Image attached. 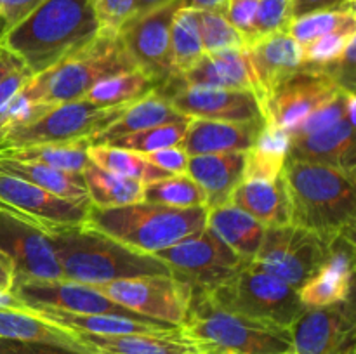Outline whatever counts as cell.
Returning a JSON list of instances; mask_svg holds the SVG:
<instances>
[{"instance_id":"7dc6e473","label":"cell","mask_w":356,"mask_h":354,"mask_svg":"<svg viewBox=\"0 0 356 354\" xmlns=\"http://www.w3.org/2000/svg\"><path fill=\"white\" fill-rule=\"evenodd\" d=\"M145 158L169 174H188V160H190V156L181 146L146 153Z\"/></svg>"},{"instance_id":"b9f144b4","label":"cell","mask_w":356,"mask_h":354,"mask_svg":"<svg viewBox=\"0 0 356 354\" xmlns=\"http://www.w3.org/2000/svg\"><path fill=\"white\" fill-rule=\"evenodd\" d=\"M198 31L204 52L245 45L242 35L228 23L221 10H198Z\"/></svg>"},{"instance_id":"277c9868","label":"cell","mask_w":356,"mask_h":354,"mask_svg":"<svg viewBox=\"0 0 356 354\" xmlns=\"http://www.w3.org/2000/svg\"><path fill=\"white\" fill-rule=\"evenodd\" d=\"M181 333L202 354H285L294 351L291 330L259 321L216 304L205 290L191 288Z\"/></svg>"},{"instance_id":"7c38bea8","label":"cell","mask_w":356,"mask_h":354,"mask_svg":"<svg viewBox=\"0 0 356 354\" xmlns=\"http://www.w3.org/2000/svg\"><path fill=\"white\" fill-rule=\"evenodd\" d=\"M184 0H174L160 9L143 16H132L118 30L122 47L136 68L152 75L156 82L169 83L172 80L170 68V24Z\"/></svg>"},{"instance_id":"f907efd6","label":"cell","mask_w":356,"mask_h":354,"mask_svg":"<svg viewBox=\"0 0 356 354\" xmlns=\"http://www.w3.org/2000/svg\"><path fill=\"white\" fill-rule=\"evenodd\" d=\"M355 9V0H292V19L318 10Z\"/></svg>"},{"instance_id":"8992f818","label":"cell","mask_w":356,"mask_h":354,"mask_svg":"<svg viewBox=\"0 0 356 354\" xmlns=\"http://www.w3.org/2000/svg\"><path fill=\"white\" fill-rule=\"evenodd\" d=\"M136 68L122 47L118 33L99 31L96 38L82 51L63 59L21 87L19 92L30 103L42 106L72 103L86 94L103 78Z\"/></svg>"},{"instance_id":"5bb4252c","label":"cell","mask_w":356,"mask_h":354,"mask_svg":"<svg viewBox=\"0 0 356 354\" xmlns=\"http://www.w3.org/2000/svg\"><path fill=\"white\" fill-rule=\"evenodd\" d=\"M289 330L296 354H356L351 298L325 307L305 309Z\"/></svg>"},{"instance_id":"30bf717a","label":"cell","mask_w":356,"mask_h":354,"mask_svg":"<svg viewBox=\"0 0 356 354\" xmlns=\"http://www.w3.org/2000/svg\"><path fill=\"white\" fill-rule=\"evenodd\" d=\"M327 257V239L299 226L266 228L263 243L250 262L294 287L315 276Z\"/></svg>"},{"instance_id":"d6986e66","label":"cell","mask_w":356,"mask_h":354,"mask_svg":"<svg viewBox=\"0 0 356 354\" xmlns=\"http://www.w3.org/2000/svg\"><path fill=\"white\" fill-rule=\"evenodd\" d=\"M353 231H344L327 239L325 262L315 276L309 278L298 290L306 309L325 307L351 298L355 267Z\"/></svg>"},{"instance_id":"f35d334b","label":"cell","mask_w":356,"mask_h":354,"mask_svg":"<svg viewBox=\"0 0 356 354\" xmlns=\"http://www.w3.org/2000/svg\"><path fill=\"white\" fill-rule=\"evenodd\" d=\"M190 121L191 118H183V120L177 121H167V124L155 125V127H149L145 128V130L118 137L117 141L110 142V146H115V148L120 149H129V151L139 153V155L172 148V146H181Z\"/></svg>"},{"instance_id":"8fae6325","label":"cell","mask_w":356,"mask_h":354,"mask_svg":"<svg viewBox=\"0 0 356 354\" xmlns=\"http://www.w3.org/2000/svg\"><path fill=\"white\" fill-rule=\"evenodd\" d=\"M96 287L122 307L174 326L184 323L191 297V288L172 274L117 280Z\"/></svg>"},{"instance_id":"f1b7e54d","label":"cell","mask_w":356,"mask_h":354,"mask_svg":"<svg viewBox=\"0 0 356 354\" xmlns=\"http://www.w3.org/2000/svg\"><path fill=\"white\" fill-rule=\"evenodd\" d=\"M183 118L188 117L177 113L162 92L153 90L141 99L127 104L120 117L92 139V144H110V142L117 141L118 137H124V135L134 134V132L145 130V128L155 127V125L167 124V121L183 120Z\"/></svg>"},{"instance_id":"9a60e30c","label":"cell","mask_w":356,"mask_h":354,"mask_svg":"<svg viewBox=\"0 0 356 354\" xmlns=\"http://www.w3.org/2000/svg\"><path fill=\"white\" fill-rule=\"evenodd\" d=\"M14 295L26 307L45 305L58 311L76 312V314H120L136 319H149L122 307L103 294L94 285L66 280H14Z\"/></svg>"},{"instance_id":"2e32d148","label":"cell","mask_w":356,"mask_h":354,"mask_svg":"<svg viewBox=\"0 0 356 354\" xmlns=\"http://www.w3.org/2000/svg\"><path fill=\"white\" fill-rule=\"evenodd\" d=\"M0 250L14 267V280H61L63 271L44 229L0 210Z\"/></svg>"},{"instance_id":"d590c367","label":"cell","mask_w":356,"mask_h":354,"mask_svg":"<svg viewBox=\"0 0 356 354\" xmlns=\"http://www.w3.org/2000/svg\"><path fill=\"white\" fill-rule=\"evenodd\" d=\"M87 155H89L90 162L96 163L101 169L118 174V176L131 177V179L143 183L145 186L172 176V174L149 163L145 158V155L129 151V149L115 148L110 144H90L87 149Z\"/></svg>"},{"instance_id":"60d3db41","label":"cell","mask_w":356,"mask_h":354,"mask_svg":"<svg viewBox=\"0 0 356 354\" xmlns=\"http://www.w3.org/2000/svg\"><path fill=\"white\" fill-rule=\"evenodd\" d=\"M353 38H356V21H351L339 30L330 31V33L313 40L312 44L305 45L302 47V68L318 69L336 61Z\"/></svg>"},{"instance_id":"f5cc1de1","label":"cell","mask_w":356,"mask_h":354,"mask_svg":"<svg viewBox=\"0 0 356 354\" xmlns=\"http://www.w3.org/2000/svg\"><path fill=\"white\" fill-rule=\"evenodd\" d=\"M23 68V62L13 54V52L7 51L3 45H0V80L6 78L9 73L16 71V69Z\"/></svg>"},{"instance_id":"7402d4cb","label":"cell","mask_w":356,"mask_h":354,"mask_svg":"<svg viewBox=\"0 0 356 354\" xmlns=\"http://www.w3.org/2000/svg\"><path fill=\"white\" fill-rule=\"evenodd\" d=\"M355 125L343 118L330 127L309 135L291 137L287 160L320 163L355 174Z\"/></svg>"},{"instance_id":"3957f363","label":"cell","mask_w":356,"mask_h":354,"mask_svg":"<svg viewBox=\"0 0 356 354\" xmlns=\"http://www.w3.org/2000/svg\"><path fill=\"white\" fill-rule=\"evenodd\" d=\"M282 176L291 200V224L329 239L353 231L356 217L355 174L287 160Z\"/></svg>"},{"instance_id":"ffe728a7","label":"cell","mask_w":356,"mask_h":354,"mask_svg":"<svg viewBox=\"0 0 356 354\" xmlns=\"http://www.w3.org/2000/svg\"><path fill=\"white\" fill-rule=\"evenodd\" d=\"M170 82H179L181 87L250 90L259 99V87L247 58L245 47L205 52L190 69Z\"/></svg>"},{"instance_id":"680465c9","label":"cell","mask_w":356,"mask_h":354,"mask_svg":"<svg viewBox=\"0 0 356 354\" xmlns=\"http://www.w3.org/2000/svg\"><path fill=\"white\" fill-rule=\"evenodd\" d=\"M285 354H296V353H294V351H291V353H285Z\"/></svg>"},{"instance_id":"c3c4849f","label":"cell","mask_w":356,"mask_h":354,"mask_svg":"<svg viewBox=\"0 0 356 354\" xmlns=\"http://www.w3.org/2000/svg\"><path fill=\"white\" fill-rule=\"evenodd\" d=\"M44 0H0V38Z\"/></svg>"},{"instance_id":"681fc988","label":"cell","mask_w":356,"mask_h":354,"mask_svg":"<svg viewBox=\"0 0 356 354\" xmlns=\"http://www.w3.org/2000/svg\"><path fill=\"white\" fill-rule=\"evenodd\" d=\"M0 354H86L68 347L42 342H21V340L0 339Z\"/></svg>"},{"instance_id":"11a10c76","label":"cell","mask_w":356,"mask_h":354,"mask_svg":"<svg viewBox=\"0 0 356 354\" xmlns=\"http://www.w3.org/2000/svg\"><path fill=\"white\" fill-rule=\"evenodd\" d=\"M170 2L174 0H134V16H143V14L160 9Z\"/></svg>"},{"instance_id":"4316f807","label":"cell","mask_w":356,"mask_h":354,"mask_svg":"<svg viewBox=\"0 0 356 354\" xmlns=\"http://www.w3.org/2000/svg\"><path fill=\"white\" fill-rule=\"evenodd\" d=\"M96 354H202L188 337L172 333H129V335H89L76 333Z\"/></svg>"},{"instance_id":"7bdbcfd3","label":"cell","mask_w":356,"mask_h":354,"mask_svg":"<svg viewBox=\"0 0 356 354\" xmlns=\"http://www.w3.org/2000/svg\"><path fill=\"white\" fill-rule=\"evenodd\" d=\"M355 96L353 90L343 89L337 96H334L332 99L327 101L325 104L318 108V110L313 111L312 115L305 118L294 130L291 132V137H302V135H309L313 132H318L322 128L330 127L336 121L346 118L348 113V103H350L351 97Z\"/></svg>"},{"instance_id":"44dd1931","label":"cell","mask_w":356,"mask_h":354,"mask_svg":"<svg viewBox=\"0 0 356 354\" xmlns=\"http://www.w3.org/2000/svg\"><path fill=\"white\" fill-rule=\"evenodd\" d=\"M245 52L259 87L261 108L287 76L302 68V47L287 31L254 38L245 44Z\"/></svg>"},{"instance_id":"ab89813d","label":"cell","mask_w":356,"mask_h":354,"mask_svg":"<svg viewBox=\"0 0 356 354\" xmlns=\"http://www.w3.org/2000/svg\"><path fill=\"white\" fill-rule=\"evenodd\" d=\"M355 19V9L348 10H318V12L306 14V16L294 17L287 28V33L298 42L301 47L312 44L316 38L339 30L344 24Z\"/></svg>"},{"instance_id":"1f68e13d","label":"cell","mask_w":356,"mask_h":354,"mask_svg":"<svg viewBox=\"0 0 356 354\" xmlns=\"http://www.w3.org/2000/svg\"><path fill=\"white\" fill-rule=\"evenodd\" d=\"M82 177L92 207L113 208L143 201L145 184L131 177L108 172L90 160L82 170Z\"/></svg>"},{"instance_id":"cb8c5ba5","label":"cell","mask_w":356,"mask_h":354,"mask_svg":"<svg viewBox=\"0 0 356 354\" xmlns=\"http://www.w3.org/2000/svg\"><path fill=\"white\" fill-rule=\"evenodd\" d=\"M31 312L40 318L70 330L73 333H89V335H129V333H153L163 335L179 330V326L155 319H136L120 314H76V312L58 311L45 305H31Z\"/></svg>"},{"instance_id":"603a6c76","label":"cell","mask_w":356,"mask_h":354,"mask_svg":"<svg viewBox=\"0 0 356 354\" xmlns=\"http://www.w3.org/2000/svg\"><path fill=\"white\" fill-rule=\"evenodd\" d=\"M264 125V118L252 121H222L191 118L181 148L188 156L211 153L249 151Z\"/></svg>"},{"instance_id":"bcb514c9","label":"cell","mask_w":356,"mask_h":354,"mask_svg":"<svg viewBox=\"0 0 356 354\" xmlns=\"http://www.w3.org/2000/svg\"><path fill=\"white\" fill-rule=\"evenodd\" d=\"M257 3H259V0H228L219 9L222 16L228 19V23L242 35L245 44L252 40L254 37V19H256Z\"/></svg>"},{"instance_id":"ac0fdd59","label":"cell","mask_w":356,"mask_h":354,"mask_svg":"<svg viewBox=\"0 0 356 354\" xmlns=\"http://www.w3.org/2000/svg\"><path fill=\"white\" fill-rule=\"evenodd\" d=\"M165 97L177 113L188 118L222 121H252L263 118L259 99L250 90L179 87Z\"/></svg>"},{"instance_id":"e0dca14e","label":"cell","mask_w":356,"mask_h":354,"mask_svg":"<svg viewBox=\"0 0 356 354\" xmlns=\"http://www.w3.org/2000/svg\"><path fill=\"white\" fill-rule=\"evenodd\" d=\"M0 201L44 231L54 224H83L90 212L89 200H66L6 172H0Z\"/></svg>"},{"instance_id":"f6af8a7d","label":"cell","mask_w":356,"mask_h":354,"mask_svg":"<svg viewBox=\"0 0 356 354\" xmlns=\"http://www.w3.org/2000/svg\"><path fill=\"white\" fill-rule=\"evenodd\" d=\"M101 31L118 33L134 16V0H90Z\"/></svg>"},{"instance_id":"9c48e42d","label":"cell","mask_w":356,"mask_h":354,"mask_svg":"<svg viewBox=\"0 0 356 354\" xmlns=\"http://www.w3.org/2000/svg\"><path fill=\"white\" fill-rule=\"evenodd\" d=\"M153 255L169 267L174 278L198 290H211L225 283L243 264L250 262L242 259L209 228Z\"/></svg>"},{"instance_id":"ba28073f","label":"cell","mask_w":356,"mask_h":354,"mask_svg":"<svg viewBox=\"0 0 356 354\" xmlns=\"http://www.w3.org/2000/svg\"><path fill=\"white\" fill-rule=\"evenodd\" d=\"M127 106V104H125ZM125 106L101 108L86 99L49 106L26 124L0 132V153L23 146L92 139L110 127Z\"/></svg>"},{"instance_id":"4fadbf2b","label":"cell","mask_w":356,"mask_h":354,"mask_svg":"<svg viewBox=\"0 0 356 354\" xmlns=\"http://www.w3.org/2000/svg\"><path fill=\"white\" fill-rule=\"evenodd\" d=\"M322 69L301 68L284 80L263 104L264 121L278 125L291 134L308 115L343 90Z\"/></svg>"},{"instance_id":"83f0119b","label":"cell","mask_w":356,"mask_h":354,"mask_svg":"<svg viewBox=\"0 0 356 354\" xmlns=\"http://www.w3.org/2000/svg\"><path fill=\"white\" fill-rule=\"evenodd\" d=\"M0 339L21 342H42L68 347L86 354H96L76 333L40 318L30 309H0Z\"/></svg>"},{"instance_id":"4dcf8cb0","label":"cell","mask_w":356,"mask_h":354,"mask_svg":"<svg viewBox=\"0 0 356 354\" xmlns=\"http://www.w3.org/2000/svg\"><path fill=\"white\" fill-rule=\"evenodd\" d=\"M289 149L291 134L278 125L264 121L252 148L245 153L243 179H277L287 163Z\"/></svg>"},{"instance_id":"816d5d0a","label":"cell","mask_w":356,"mask_h":354,"mask_svg":"<svg viewBox=\"0 0 356 354\" xmlns=\"http://www.w3.org/2000/svg\"><path fill=\"white\" fill-rule=\"evenodd\" d=\"M30 76H31V73L23 66V68L9 73L6 78L0 80V106H2L6 101H9L14 94L19 92L21 87H23L24 83L30 80Z\"/></svg>"},{"instance_id":"6da1fadb","label":"cell","mask_w":356,"mask_h":354,"mask_svg":"<svg viewBox=\"0 0 356 354\" xmlns=\"http://www.w3.org/2000/svg\"><path fill=\"white\" fill-rule=\"evenodd\" d=\"M99 31L90 0H44L0 38V45L38 75L87 47Z\"/></svg>"},{"instance_id":"74e56055","label":"cell","mask_w":356,"mask_h":354,"mask_svg":"<svg viewBox=\"0 0 356 354\" xmlns=\"http://www.w3.org/2000/svg\"><path fill=\"white\" fill-rule=\"evenodd\" d=\"M143 201L172 208L207 207L205 193L188 174H172L165 179L146 184Z\"/></svg>"},{"instance_id":"d6a6232c","label":"cell","mask_w":356,"mask_h":354,"mask_svg":"<svg viewBox=\"0 0 356 354\" xmlns=\"http://www.w3.org/2000/svg\"><path fill=\"white\" fill-rule=\"evenodd\" d=\"M0 172L10 174L26 183L35 184L56 196L66 200H89L82 174L65 172L38 163H23L16 160L0 158Z\"/></svg>"},{"instance_id":"52a82bcc","label":"cell","mask_w":356,"mask_h":354,"mask_svg":"<svg viewBox=\"0 0 356 354\" xmlns=\"http://www.w3.org/2000/svg\"><path fill=\"white\" fill-rule=\"evenodd\" d=\"M205 292L221 307L284 328H291L306 309L294 287L252 262H245L225 283Z\"/></svg>"},{"instance_id":"836d02e7","label":"cell","mask_w":356,"mask_h":354,"mask_svg":"<svg viewBox=\"0 0 356 354\" xmlns=\"http://www.w3.org/2000/svg\"><path fill=\"white\" fill-rule=\"evenodd\" d=\"M89 139L72 142H52V144L23 146V148L7 149L0 153V158L16 160L23 163H38V165L52 167L65 172L82 174L89 163Z\"/></svg>"},{"instance_id":"d4e9b609","label":"cell","mask_w":356,"mask_h":354,"mask_svg":"<svg viewBox=\"0 0 356 354\" xmlns=\"http://www.w3.org/2000/svg\"><path fill=\"white\" fill-rule=\"evenodd\" d=\"M245 153H211L190 156L188 176L202 187L207 200V208L229 203V196L243 180Z\"/></svg>"},{"instance_id":"ee69618b","label":"cell","mask_w":356,"mask_h":354,"mask_svg":"<svg viewBox=\"0 0 356 354\" xmlns=\"http://www.w3.org/2000/svg\"><path fill=\"white\" fill-rule=\"evenodd\" d=\"M292 21V0H259L254 19V38L287 31ZM250 40V42H252ZM249 44V42H247Z\"/></svg>"},{"instance_id":"f546056e","label":"cell","mask_w":356,"mask_h":354,"mask_svg":"<svg viewBox=\"0 0 356 354\" xmlns=\"http://www.w3.org/2000/svg\"><path fill=\"white\" fill-rule=\"evenodd\" d=\"M207 228L245 260L256 257L266 231L261 222L229 203L209 208Z\"/></svg>"},{"instance_id":"9f6ffc18","label":"cell","mask_w":356,"mask_h":354,"mask_svg":"<svg viewBox=\"0 0 356 354\" xmlns=\"http://www.w3.org/2000/svg\"><path fill=\"white\" fill-rule=\"evenodd\" d=\"M228 0H184V7L197 10H219Z\"/></svg>"},{"instance_id":"7a4b0ae2","label":"cell","mask_w":356,"mask_h":354,"mask_svg":"<svg viewBox=\"0 0 356 354\" xmlns=\"http://www.w3.org/2000/svg\"><path fill=\"white\" fill-rule=\"evenodd\" d=\"M45 235L66 280L96 287L117 280L172 274L155 255L131 250L87 222L49 226Z\"/></svg>"},{"instance_id":"e575fe53","label":"cell","mask_w":356,"mask_h":354,"mask_svg":"<svg viewBox=\"0 0 356 354\" xmlns=\"http://www.w3.org/2000/svg\"><path fill=\"white\" fill-rule=\"evenodd\" d=\"M160 83L139 68L117 73L97 82L83 99L101 108L125 106L156 90Z\"/></svg>"},{"instance_id":"6f0895ef","label":"cell","mask_w":356,"mask_h":354,"mask_svg":"<svg viewBox=\"0 0 356 354\" xmlns=\"http://www.w3.org/2000/svg\"><path fill=\"white\" fill-rule=\"evenodd\" d=\"M0 309H26V305H24L10 290H0Z\"/></svg>"},{"instance_id":"484cf974","label":"cell","mask_w":356,"mask_h":354,"mask_svg":"<svg viewBox=\"0 0 356 354\" xmlns=\"http://www.w3.org/2000/svg\"><path fill=\"white\" fill-rule=\"evenodd\" d=\"M229 205L256 219L264 228L291 224V200L284 176L277 179H243L229 196Z\"/></svg>"},{"instance_id":"db71d44e","label":"cell","mask_w":356,"mask_h":354,"mask_svg":"<svg viewBox=\"0 0 356 354\" xmlns=\"http://www.w3.org/2000/svg\"><path fill=\"white\" fill-rule=\"evenodd\" d=\"M14 283V267L6 253L0 250V290L9 292Z\"/></svg>"},{"instance_id":"8d00e7d4","label":"cell","mask_w":356,"mask_h":354,"mask_svg":"<svg viewBox=\"0 0 356 354\" xmlns=\"http://www.w3.org/2000/svg\"><path fill=\"white\" fill-rule=\"evenodd\" d=\"M204 54L200 31H198V10L183 6L174 14L172 24H170L172 78L190 69Z\"/></svg>"},{"instance_id":"5b68a950","label":"cell","mask_w":356,"mask_h":354,"mask_svg":"<svg viewBox=\"0 0 356 354\" xmlns=\"http://www.w3.org/2000/svg\"><path fill=\"white\" fill-rule=\"evenodd\" d=\"M207 207L172 208L139 203L113 208L90 205L87 224L139 253H153L207 228Z\"/></svg>"}]
</instances>
